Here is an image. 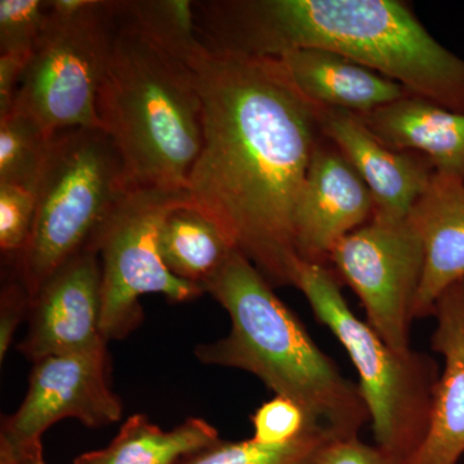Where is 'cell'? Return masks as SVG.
Listing matches in <instances>:
<instances>
[{"label":"cell","mask_w":464,"mask_h":464,"mask_svg":"<svg viewBox=\"0 0 464 464\" xmlns=\"http://www.w3.org/2000/svg\"><path fill=\"white\" fill-rule=\"evenodd\" d=\"M203 112V143L188 174V203L273 286L295 285L301 259L295 213L314 150L319 106L277 58L213 51L186 54Z\"/></svg>","instance_id":"6da1fadb"},{"label":"cell","mask_w":464,"mask_h":464,"mask_svg":"<svg viewBox=\"0 0 464 464\" xmlns=\"http://www.w3.org/2000/svg\"><path fill=\"white\" fill-rule=\"evenodd\" d=\"M207 48L256 57L322 50L350 58L409 93L464 114V60L398 0H198Z\"/></svg>","instance_id":"7a4b0ae2"},{"label":"cell","mask_w":464,"mask_h":464,"mask_svg":"<svg viewBox=\"0 0 464 464\" xmlns=\"http://www.w3.org/2000/svg\"><path fill=\"white\" fill-rule=\"evenodd\" d=\"M203 286L225 308L231 328L195 348L200 362L248 372L275 396L297 402L333 438H359L371 422L359 384L320 350L246 256L234 250Z\"/></svg>","instance_id":"3957f363"},{"label":"cell","mask_w":464,"mask_h":464,"mask_svg":"<svg viewBox=\"0 0 464 464\" xmlns=\"http://www.w3.org/2000/svg\"><path fill=\"white\" fill-rule=\"evenodd\" d=\"M100 130L133 188L186 191L203 143V112L188 60L116 0V29L96 102Z\"/></svg>","instance_id":"277c9868"},{"label":"cell","mask_w":464,"mask_h":464,"mask_svg":"<svg viewBox=\"0 0 464 464\" xmlns=\"http://www.w3.org/2000/svg\"><path fill=\"white\" fill-rule=\"evenodd\" d=\"M132 188L121 152L100 128H67L51 137L32 234L14 261V277L32 301L63 265L91 248Z\"/></svg>","instance_id":"5b68a950"},{"label":"cell","mask_w":464,"mask_h":464,"mask_svg":"<svg viewBox=\"0 0 464 464\" xmlns=\"http://www.w3.org/2000/svg\"><path fill=\"white\" fill-rule=\"evenodd\" d=\"M295 288L340 341L359 374L375 444L408 459L426 438L441 368L422 351L393 350L351 310L328 266L299 262Z\"/></svg>","instance_id":"8992f818"},{"label":"cell","mask_w":464,"mask_h":464,"mask_svg":"<svg viewBox=\"0 0 464 464\" xmlns=\"http://www.w3.org/2000/svg\"><path fill=\"white\" fill-rule=\"evenodd\" d=\"M116 29V0H47L44 29L12 111L48 134L100 128L96 102Z\"/></svg>","instance_id":"52a82bcc"},{"label":"cell","mask_w":464,"mask_h":464,"mask_svg":"<svg viewBox=\"0 0 464 464\" xmlns=\"http://www.w3.org/2000/svg\"><path fill=\"white\" fill-rule=\"evenodd\" d=\"M183 206H190L186 191L132 188L92 244L102 266L105 341L125 340L140 328L143 295H161L182 304L206 295L203 286L174 276L161 257V227L168 215Z\"/></svg>","instance_id":"ba28073f"},{"label":"cell","mask_w":464,"mask_h":464,"mask_svg":"<svg viewBox=\"0 0 464 464\" xmlns=\"http://www.w3.org/2000/svg\"><path fill=\"white\" fill-rule=\"evenodd\" d=\"M329 264L356 293L382 340L400 353L411 351L423 249L408 219L372 217L335 246Z\"/></svg>","instance_id":"9c48e42d"},{"label":"cell","mask_w":464,"mask_h":464,"mask_svg":"<svg viewBox=\"0 0 464 464\" xmlns=\"http://www.w3.org/2000/svg\"><path fill=\"white\" fill-rule=\"evenodd\" d=\"M108 344L34 362L25 398L3 420L0 439L16 444L42 441L43 433L63 420L91 429L118 423L124 406L112 390Z\"/></svg>","instance_id":"30bf717a"},{"label":"cell","mask_w":464,"mask_h":464,"mask_svg":"<svg viewBox=\"0 0 464 464\" xmlns=\"http://www.w3.org/2000/svg\"><path fill=\"white\" fill-rule=\"evenodd\" d=\"M102 266L87 248L63 265L32 301L29 329L17 350L30 362L103 343ZM109 343V342H108Z\"/></svg>","instance_id":"8fae6325"},{"label":"cell","mask_w":464,"mask_h":464,"mask_svg":"<svg viewBox=\"0 0 464 464\" xmlns=\"http://www.w3.org/2000/svg\"><path fill=\"white\" fill-rule=\"evenodd\" d=\"M374 201L340 150L322 136L295 213V246L307 264L328 266L338 243L371 221Z\"/></svg>","instance_id":"7c38bea8"},{"label":"cell","mask_w":464,"mask_h":464,"mask_svg":"<svg viewBox=\"0 0 464 464\" xmlns=\"http://www.w3.org/2000/svg\"><path fill=\"white\" fill-rule=\"evenodd\" d=\"M319 121L323 136L340 150L371 191L373 217L408 218L436 172L431 161L383 145L353 112L319 106Z\"/></svg>","instance_id":"4fadbf2b"},{"label":"cell","mask_w":464,"mask_h":464,"mask_svg":"<svg viewBox=\"0 0 464 464\" xmlns=\"http://www.w3.org/2000/svg\"><path fill=\"white\" fill-rule=\"evenodd\" d=\"M406 219L422 243L423 270L413 316L424 319L433 316L442 293L464 279L463 179L436 170Z\"/></svg>","instance_id":"5bb4252c"},{"label":"cell","mask_w":464,"mask_h":464,"mask_svg":"<svg viewBox=\"0 0 464 464\" xmlns=\"http://www.w3.org/2000/svg\"><path fill=\"white\" fill-rule=\"evenodd\" d=\"M431 348L444 360L429 431L405 464H458L464 456V279L442 293Z\"/></svg>","instance_id":"9a60e30c"},{"label":"cell","mask_w":464,"mask_h":464,"mask_svg":"<svg viewBox=\"0 0 464 464\" xmlns=\"http://www.w3.org/2000/svg\"><path fill=\"white\" fill-rule=\"evenodd\" d=\"M356 116L383 145L396 151L422 155L439 172L454 174L464 181L462 112L409 93Z\"/></svg>","instance_id":"2e32d148"},{"label":"cell","mask_w":464,"mask_h":464,"mask_svg":"<svg viewBox=\"0 0 464 464\" xmlns=\"http://www.w3.org/2000/svg\"><path fill=\"white\" fill-rule=\"evenodd\" d=\"M275 58L299 92L320 108L362 115L409 94L401 84L333 52L297 50Z\"/></svg>","instance_id":"e0dca14e"},{"label":"cell","mask_w":464,"mask_h":464,"mask_svg":"<svg viewBox=\"0 0 464 464\" xmlns=\"http://www.w3.org/2000/svg\"><path fill=\"white\" fill-rule=\"evenodd\" d=\"M221 441L203 418H188L174 429H161L143 414L128 418L108 447L87 451L74 464H177Z\"/></svg>","instance_id":"ac0fdd59"},{"label":"cell","mask_w":464,"mask_h":464,"mask_svg":"<svg viewBox=\"0 0 464 464\" xmlns=\"http://www.w3.org/2000/svg\"><path fill=\"white\" fill-rule=\"evenodd\" d=\"M159 244L168 270L179 279L201 286L237 250L210 219L190 206L177 208L168 215Z\"/></svg>","instance_id":"d6986e66"},{"label":"cell","mask_w":464,"mask_h":464,"mask_svg":"<svg viewBox=\"0 0 464 464\" xmlns=\"http://www.w3.org/2000/svg\"><path fill=\"white\" fill-rule=\"evenodd\" d=\"M333 436L325 427L311 426L293 441L265 445L248 439L221 441L177 464H319L320 450Z\"/></svg>","instance_id":"ffe728a7"},{"label":"cell","mask_w":464,"mask_h":464,"mask_svg":"<svg viewBox=\"0 0 464 464\" xmlns=\"http://www.w3.org/2000/svg\"><path fill=\"white\" fill-rule=\"evenodd\" d=\"M52 136L21 112L0 119V183L35 191Z\"/></svg>","instance_id":"44dd1931"},{"label":"cell","mask_w":464,"mask_h":464,"mask_svg":"<svg viewBox=\"0 0 464 464\" xmlns=\"http://www.w3.org/2000/svg\"><path fill=\"white\" fill-rule=\"evenodd\" d=\"M47 18L45 0L0 2V56L29 63Z\"/></svg>","instance_id":"7402d4cb"},{"label":"cell","mask_w":464,"mask_h":464,"mask_svg":"<svg viewBox=\"0 0 464 464\" xmlns=\"http://www.w3.org/2000/svg\"><path fill=\"white\" fill-rule=\"evenodd\" d=\"M35 191L0 183V249L14 261L25 249L35 218Z\"/></svg>","instance_id":"603a6c76"},{"label":"cell","mask_w":464,"mask_h":464,"mask_svg":"<svg viewBox=\"0 0 464 464\" xmlns=\"http://www.w3.org/2000/svg\"><path fill=\"white\" fill-rule=\"evenodd\" d=\"M252 440L265 445H280L293 441L308 427L320 426L310 420L306 411L292 400L275 396L253 413Z\"/></svg>","instance_id":"cb8c5ba5"},{"label":"cell","mask_w":464,"mask_h":464,"mask_svg":"<svg viewBox=\"0 0 464 464\" xmlns=\"http://www.w3.org/2000/svg\"><path fill=\"white\" fill-rule=\"evenodd\" d=\"M319 464H405V459L369 445L359 438L329 439L320 450Z\"/></svg>","instance_id":"d4e9b609"},{"label":"cell","mask_w":464,"mask_h":464,"mask_svg":"<svg viewBox=\"0 0 464 464\" xmlns=\"http://www.w3.org/2000/svg\"><path fill=\"white\" fill-rule=\"evenodd\" d=\"M32 299L17 277L3 285L0 295V362H5L24 317L29 316Z\"/></svg>","instance_id":"484cf974"},{"label":"cell","mask_w":464,"mask_h":464,"mask_svg":"<svg viewBox=\"0 0 464 464\" xmlns=\"http://www.w3.org/2000/svg\"><path fill=\"white\" fill-rule=\"evenodd\" d=\"M27 63L11 56H0V119L11 114Z\"/></svg>","instance_id":"4316f807"},{"label":"cell","mask_w":464,"mask_h":464,"mask_svg":"<svg viewBox=\"0 0 464 464\" xmlns=\"http://www.w3.org/2000/svg\"><path fill=\"white\" fill-rule=\"evenodd\" d=\"M0 464H47L43 457L42 441L16 444L0 439Z\"/></svg>","instance_id":"83f0119b"}]
</instances>
